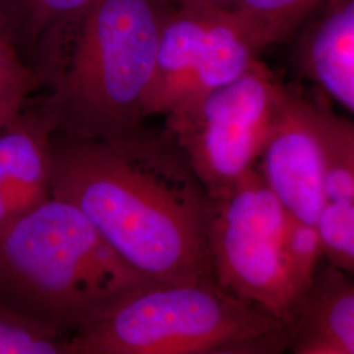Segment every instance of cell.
<instances>
[{
	"instance_id": "cell-1",
	"label": "cell",
	"mask_w": 354,
	"mask_h": 354,
	"mask_svg": "<svg viewBox=\"0 0 354 354\" xmlns=\"http://www.w3.org/2000/svg\"><path fill=\"white\" fill-rule=\"evenodd\" d=\"M50 196L76 206L151 282L215 281L209 197L165 129L105 140L53 134Z\"/></svg>"
},
{
	"instance_id": "cell-2",
	"label": "cell",
	"mask_w": 354,
	"mask_h": 354,
	"mask_svg": "<svg viewBox=\"0 0 354 354\" xmlns=\"http://www.w3.org/2000/svg\"><path fill=\"white\" fill-rule=\"evenodd\" d=\"M165 0H96L37 39L38 106L54 136L105 140L138 130L155 71Z\"/></svg>"
},
{
	"instance_id": "cell-3",
	"label": "cell",
	"mask_w": 354,
	"mask_h": 354,
	"mask_svg": "<svg viewBox=\"0 0 354 354\" xmlns=\"http://www.w3.org/2000/svg\"><path fill=\"white\" fill-rule=\"evenodd\" d=\"M150 282L53 196L0 235V304L64 337Z\"/></svg>"
},
{
	"instance_id": "cell-4",
	"label": "cell",
	"mask_w": 354,
	"mask_h": 354,
	"mask_svg": "<svg viewBox=\"0 0 354 354\" xmlns=\"http://www.w3.org/2000/svg\"><path fill=\"white\" fill-rule=\"evenodd\" d=\"M289 344L285 322L215 281L150 282L74 332L68 353H279Z\"/></svg>"
},
{
	"instance_id": "cell-5",
	"label": "cell",
	"mask_w": 354,
	"mask_h": 354,
	"mask_svg": "<svg viewBox=\"0 0 354 354\" xmlns=\"http://www.w3.org/2000/svg\"><path fill=\"white\" fill-rule=\"evenodd\" d=\"M289 218L254 169L209 197L206 222L215 282L288 327L302 301L285 251Z\"/></svg>"
},
{
	"instance_id": "cell-6",
	"label": "cell",
	"mask_w": 354,
	"mask_h": 354,
	"mask_svg": "<svg viewBox=\"0 0 354 354\" xmlns=\"http://www.w3.org/2000/svg\"><path fill=\"white\" fill-rule=\"evenodd\" d=\"M289 93L259 59L234 82L165 115V131L209 197L256 169Z\"/></svg>"
},
{
	"instance_id": "cell-7",
	"label": "cell",
	"mask_w": 354,
	"mask_h": 354,
	"mask_svg": "<svg viewBox=\"0 0 354 354\" xmlns=\"http://www.w3.org/2000/svg\"><path fill=\"white\" fill-rule=\"evenodd\" d=\"M260 51L231 8L203 0L168 3L146 117L172 113L234 82Z\"/></svg>"
},
{
	"instance_id": "cell-8",
	"label": "cell",
	"mask_w": 354,
	"mask_h": 354,
	"mask_svg": "<svg viewBox=\"0 0 354 354\" xmlns=\"http://www.w3.org/2000/svg\"><path fill=\"white\" fill-rule=\"evenodd\" d=\"M326 109L289 93L257 163L288 214L317 225L326 203Z\"/></svg>"
},
{
	"instance_id": "cell-9",
	"label": "cell",
	"mask_w": 354,
	"mask_h": 354,
	"mask_svg": "<svg viewBox=\"0 0 354 354\" xmlns=\"http://www.w3.org/2000/svg\"><path fill=\"white\" fill-rule=\"evenodd\" d=\"M297 354H354V276L320 266L289 324Z\"/></svg>"
},
{
	"instance_id": "cell-10",
	"label": "cell",
	"mask_w": 354,
	"mask_h": 354,
	"mask_svg": "<svg viewBox=\"0 0 354 354\" xmlns=\"http://www.w3.org/2000/svg\"><path fill=\"white\" fill-rule=\"evenodd\" d=\"M53 134L39 106L0 129V190L17 215L50 197Z\"/></svg>"
},
{
	"instance_id": "cell-11",
	"label": "cell",
	"mask_w": 354,
	"mask_h": 354,
	"mask_svg": "<svg viewBox=\"0 0 354 354\" xmlns=\"http://www.w3.org/2000/svg\"><path fill=\"white\" fill-rule=\"evenodd\" d=\"M322 6L323 13L301 38L298 62L304 75L354 115V0Z\"/></svg>"
},
{
	"instance_id": "cell-12",
	"label": "cell",
	"mask_w": 354,
	"mask_h": 354,
	"mask_svg": "<svg viewBox=\"0 0 354 354\" xmlns=\"http://www.w3.org/2000/svg\"><path fill=\"white\" fill-rule=\"evenodd\" d=\"M324 0H234L232 11L260 50L289 37Z\"/></svg>"
},
{
	"instance_id": "cell-13",
	"label": "cell",
	"mask_w": 354,
	"mask_h": 354,
	"mask_svg": "<svg viewBox=\"0 0 354 354\" xmlns=\"http://www.w3.org/2000/svg\"><path fill=\"white\" fill-rule=\"evenodd\" d=\"M0 354H70L68 337L0 304Z\"/></svg>"
},
{
	"instance_id": "cell-14",
	"label": "cell",
	"mask_w": 354,
	"mask_h": 354,
	"mask_svg": "<svg viewBox=\"0 0 354 354\" xmlns=\"http://www.w3.org/2000/svg\"><path fill=\"white\" fill-rule=\"evenodd\" d=\"M36 87L33 70L24 64L11 38L0 29V129L26 109Z\"/></svg>"
},
{
	"instance_id": "cell-15",
	"label": "cell",
	"mask_w": 354,
	"mask_h": 354,
	"mask_svg": "<svg viewBox=\"0 0 354 354\" xmlns=\"http://www.w3.org/2000/svg\"><path fill=\"white\" fill-rule=\"evenodd\" d=\"M317 227L327 264L354 276V203H326Z\"/></svg>"
},
{
	"instance_id": "cell-16",
	"label": "cell",
	"mask_w": 354,
	"mask_h": 354,
	"mask_svg": "<svg viewBox=\"0 0 354 354\" xmlns=\"http://www.w3.org/2000/svg\"><path fill=\"white\" fill-rule=\"evenodd\" d=\"M285 251L295 286L304 299L314 283L323 260V247L317 225L290 216L285 234Z\"/></svg>"
},
{
	"instance_id": "cell-17",
	"label": "cell",
	"mask_w": 354,
	"mask_h": 354,
	"mask_svg": "<svg viewBox=\"0 0 354 354\" xmlns=\"http://www.w3.org/2000/svg\"><path fill=\"white\" fill-rule=\"evenodd\" d=\"M96 0H11L26 33L33 39L64 17L83 11Z\"/></svg>"
},
{
	"instance_id": "cell-18",
	"label": "cell",
	"mask_w": 354,
	"mask_h": 354,
	"mask_svg": "<svg viewBox=\"0 0 354 354\" xmlns=\"http://www.w3.org/2000/svg\"><path fill=\"white\" fill-rule=\"evenodd\" d=\"M19 215L15 212L8 197L0 190V235L8 228Z\"/></svg>"
},
{
	"instance_id": "cell-19",
	"label": "cell",
	"mask_w": 354,
	"mask_h": 354,
	"mask_svg": "<svg viewBox=\"0 0 354 354\" xmlns=\"http://www.w3.org/2000/svg\"><path fill=\"white\" fill-rule=\"evenodd\" d=\"M167 3H178V1H184V0H165ZM203 1H209L221 7H226V8H232L234 0H203Z\"/></svg>"
}]
</instances>
